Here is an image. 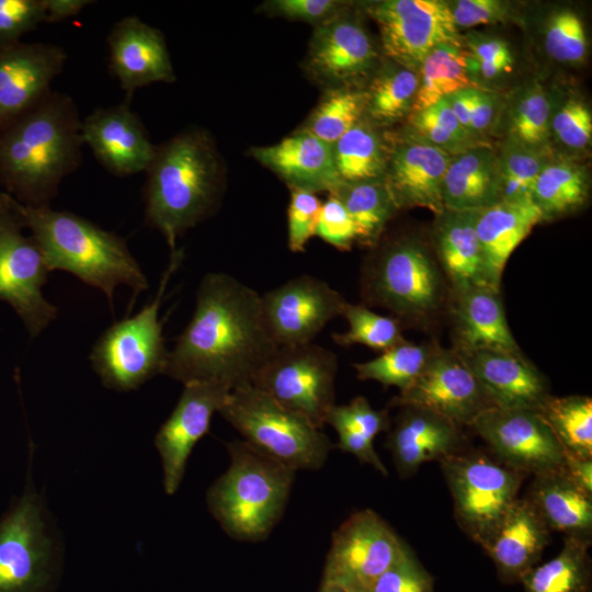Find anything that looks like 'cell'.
<instances>
[{
  "mask_svg": "<svg viewBox=\"0 0 592 592\" xmlns=\"http://www.w3.org/2000/svg\"><path fill=\"white\" fill-rule=\"evenodd\" d=\"M401 408L387 440V447L401 477L415 474L426 462H440L462 452L459 425L425 409Z\"/></svg>",
  "mask_w": 592,
  "mask_h": 592,
  "instance_id": "484cf974",
  "label": "cell"
},
{
  "mask_svg": "<svg viewBox=\"0 0 592 592\" xmlns=\"http://www.w3.org/2000/svg\"><path fill=\"white\" fill-rule=\"evenodd\" d=\"M387 138L384 183L397 209L423 207L441 214L443 180L451 156L405 133Z\"/></svg>",
  "mask_w": 592,
  "mask_h": 592,
  "instance_id": "ffe728a7",
  "label": "cell"
},
{
  "mask_svg": "<svg viewBox=\"0 0 592 592\" xmlns=\"http://www.w3.org/2000/svg\"><path fill=\"white\" fill-rule=\"evenodd\" d=\"M436 217L435 251L454 294L474 287L494 288L476 232V210L444 209Z\"/></svg>",
  "mask_w": 592,
  "mask_h": 592,
  "instance_id": "83f0119b",
  "label": "cell"
},
{
  "mask_svg": "<svg viewBox=\"0 0 592 592\" xmlns=\"http://www.w3.org/2000/svg\"><path fill=\"white\" fill-rule=\"evenodd\" d=\"M391 406L415 407L457 425L468 424L492 407L480 384L455 350L436 348L415 380L399 391Z\"/></svg>",
  "mask_w": 592,
  "mask_h": 592,
  "instance_id": "ac0fdd59",
  "label": "cell"
},
{
  "mask_svg": "<svg viewBox=\"0 0 592 592\" xmlns=\"http://www.w3.org/2000/svg\"><path fill=\"white\" fill-rule=\"evenodd\" d=\"M287 209L288 248L292 252H304L309 239L315 236L321 202L316 193L292 189Z\"/></svg>",
  "mask_w": 592,
  "mask_h": 592,
  "instance_id": "816d5d0a",
  "label": "cell"
},
{
  "mask_svg": "<svg viewBox=\"0 0 592 592\" xmlns=\"http://www.w3.org/2000/svg\"><path fill=\"white\" fill-rule=\"evenodd\" d=\"M67 54L54 44L0 46V129L41 102L62 71Z\"/></svg>",
  "mask_w": 592,
  "mask_h": 592,
  "instance_id": "44dd1931",
  "label": "cell"
},
{
  "mask_svg": "<svg viewBox=\"0 0 592 592\" xmlns=\"http://www.w3.org/2000/svg\"><path fill=\"white\" fill-rule=\"evenodd\" d=\"M407 118L405 134L449 156L476 145L488 144L479 143L466 133L444 98L420 112L409 114Z\"/></svg>",
  "mask_w": 592,
  "mask_h": 592,
  "instance_id": "ee69618b",
  "label": "cell"
},
{
  "mask_svg": "<svg viewBox=\"0 0 592 592\" xmlns=\"http://www.w3.org/2000/svg\"><path fill=\"white\" fill-rule=\"evenodd\" d=\"M182 260L181 250L171 252L153 300L133 317L112 325L93 345L92 368L107 388L134 390L162 374L169 351L164 345L159 308L168 281Z\"/></svg>",
  "mask_w": 592,
  "mask_h": 592,
  "instance_id": "52a82bcc",
  "label": "cell"
},
{
  "mask_svg": "<svg viewBox=\"0 0 592 592\" xmlns=\"http://www.w3.org/2000/svg\"><path fill=\"white\" fill-rule=\"evenodd\" d=\"M342 316L349 329L332 334L339 345L363 344L384 352L406 341L397 319L378 315L364 305L348 303Z\"/></svg>",
  "mask_w": 592,
  "mask_h": 592,
  "instance_id": "bcb514c9",
  "label": "cell"
},
{
  "mask_svg": "<svg viewBox=\"0 0 592 592\" xmlns=\"http://www.w3.org/2000/svg\"><path fill=\"white\" fill-rule=\"evenodd\" d=\"M345 7H348L345 2L337 0H269L262 2L259 10L269 16L301 21L317 26Z\"/></svg>",
  "mask_w": 592,
  "mask_h": 592,
  "instance_id": "db71d44e",
  "label": "cell"
},
{
  "mask_svg": "<svg viewBox=\"0 0 592 592\" xmlns=\"http://www.w3.org/2000/svg\"><path fill=\"white\" fill-rule=\"evenodd\" d=\"M453 315L457 352L521 353L508 325L499 289L474 287L456 293Z\"/></svg>",
  "mask_w": 592,
  "mask_h": 592,
  "instance_id": "f1b7e54d",
  "label": "cell"
},
{
  "mask_svg": "<svg viewBox=\"0 0 592 592\" xmlns=\"http://www.w3.org/2000/svg\"><path fill=\"white\" fill-rule=\"evenodd\" d=\"M419 88L410 114L462 89L481 88L473 59L463 46L439 44L424 57L418 70Z\"/></svg>",
  "mask_w": 592,
  "mask_h": 592,
  "instance_id": "d6a6232c",
  "label": "cell"
},
{
  "mask_svg": "<svg viewBox=\"0 0 592 592\" xmlns=\"http://www.w3.org/2000/svg\"><path fill=\"white\" fill-rule=\"evenodd\" d=\"M365 12L375 21L383 57L419 70L436 45L463 46L448 2L441 0H380L366 2Z\"/></svg>",
  "mask_w": 592,
  "mask_h": 592,
  "instance_id": "7c38bea8",
  "label": "cell"
},
{
  "mask_svg": "<svg viewBox=\"0 0 592 592\" xmlns=\"http://www.w3.org/2000/svg\"><path fill=\"white\" fill-rule=\"evenodd\" d=\"M326 424H330L335 430L338 448L373 466L380 474L387 475V468L373 444L374 439L390 426L387 410H376L366 398L357 396L346 405L333 406Z\"/></svg>",
  "mask_w": 592,
  "mask_h": 592,
  "instance_id": "e575fe53",
  "label": "cell"
},
{
  "mask_svg": "<svg viewBox=\"0 0 592 592\" xmlns=\"http://www.w3.org/2000/svg\"><path fill=\"white\" fill-rule=\"evenodd\" d=\"M457 29L501 23L510 19V4L499 0H458L449 4Z\"/></svg>",
  "mask_w": 592,
  "mask_h": 592,
  "instance_id": "9f6ffc18",
  "label": "cell"
},
{
  "mask_svg": "<svg viewBox=\"0 0 592 592\" xmlns=\"http://www.w3.org/2000/svg\"><path fill=\"white\" fill-rule=\"evenodd\" d=\"M319 592H352V591L342 585L322 581Z\"/></svg>",
  "mask_w": 592,
  "mask_h": 592,
  "instance_id": "94428289",
  "label": "cell"
},
{
  "mask_svg": "<svg viewBox=\"0 0 592 592\" xmlns=\"http://www.w3.org/2000/svg\"><path fill=\"white\" fill-rule=\"evenodd\" d=\"M562 469L578 486L592 494V458L565 453Z\"/></svg>",
  "mask_w": 592,
  "mask_h": 592,
  "instance_id": "680465c9",
  "label": "cell"
},
{
  "mask_svg": "<svg viewBox=\"0 0 592 592\" xmlns=\"http://www.w3.org/2000/svg\"><path fill=\"white\" fill-rule=\"evenodd\" d=\"M223 171L206 130L189 129L156 146L145 171V220L162 234L171 252L179 237L215 212L224 190Z\"/></svg>",
  "mask_w": 592,
  "mask_h": 592,
  "instance_id": "3957f363",
  "label": "cell"
},
{
  "mask_svg": "<svg viewBox=\"0 0 592 592\" xmlns=\"http://www.w3.org/2000/svg\"><path fill=\"white\" fill-rule=\"evenodd\" d=\"M371 592H433V581L405 545L398 558L376 580Z\"/></svg>",
  "mask_w": 592,
  "mask_h": 592,
  "instance_id": "f907efd6",
  "label": "cell"
},
{
  "mask_svg": "<svg viewBox=\"0 0 592 592\" xmlns=\"http://www.w3.org/2000/svg\"><path fill=\"white\" fill-rule=\"evenodd\" d=\"M83 144L116 177L146 171L156 150L139 116L129 103L99 107L81 122Z\"/></svg>",
  "mask_w": 592,
  "mask_h": 592,
  "instance_id": "7402d4cb",
  "label": "cell"
},
{
  "mask_svg": "<svg viewBox=\"0 0 592 592\" xmlns=\"http://www.w3.org/2000/svg\"><path fill=\"white\" fill-rule=\"evenodd\" d=\"M337 355L314 342L278 346L251 385L323 430L335 406Z\"/></svg>",
  "mask_w": 592,
  "mask_h": 592,
  "instance_id": "30bf717a",
  "label": "cell"
},
{
  "mask_svg": "<svg viewBox=\"0 0 592 592\" xmlns=\"http://www.w3.org/2000/svg\"><path fill=\"white\" fill-rule=\"evenodd\" d=\"M346 304L327 282L310 275L293 277L261 295L264 322L277 346L314 342Z\"/></svg>",
  "mask_w": 592,
  "mask_h": 592,
  "instance_id": "e0dca14e",
  "label": "cell"
},
{
  "mask_svg": "<svg viewBox=\"0 0 592 592\" xmlns=\"http://www.w3.org/2000/svg\"><path fill=\"white\" fill-rule=\"evenodd\" d=\"M463 47L473 59L476 78L492 80L511 71L513 57L508 44L498 37L470 33Z\"/></svg>",
  "mask_w": 592,
  "mask_h": 592,
  "instance_id": "681fc988",
  "label": "cell"
},
{
  "mask_svg": "<svg viewBox=\"0 0 592 592\" xmlns=\"http://www.w3.org/2000/svg\"><path fill=\"white\" fill-rule=\"evenodd\" d=\"M590 545L565 537L556 557L522 578L525 592H591Z\"/></svg>",
  "mask_w": 592,
  "mask_h": 592,
  "instance_id": "f35d334b",
  "label": "cell"
},
{
  "mask_svg": "<svg viewBox=\"0 0 592 592\" xmlns=\"http://www.w3.org/2000/svg\"><path fill=\"white\" fill-rule=\"evenodd\" d=\"M53 557L42 500L26 490L0 520V592H42Z\"/></svg>",
  "mask_w": 592,
  "mask_h": 592,
  "instance_id": "9a60e30c",
  "label": "cell"
},
{
  "mask_svg": "<svg viewBox=\"0 0 592 592\" xmlns=\"http://www.w3.org/2000/svg\"><path fill=\"white\" fill-rule=\"evenodd\" d=\"M543 221L533 202L500 201L476 210V232L491 285L500 289L504 266L516 247Z\"/></svg>",
  "mask_w": 592,
  "mask_h": 592,
  "instance_id": "4dcf8cb0",
  "label": "cell"
},
{
  "mask_svg": "<svg viewBox=\"0 0 592 592\" xmlns=\"http://www.w3.org/2000/svg\"><path fill=\"white\" fill-rule=\"evenodd\" d=\"M47 23H56L75 16L92 3L90 0H44Z\"/></svg>",
  "mask_w": 592,
  "mask_h": 592,
  "instance_id": "91938a15",
  "label": "cell"
},
{
  "mask_svg": "<svg viewBox=\"0 0 592 592\" xmlns=\"http://www.w3.org/2000/svg\"><path fill=\"white\" fill-rule=\"evenodd\" d=\"M23 224L32 232L49 272H69L102 291L111 305L114 289L129 286L134 297L148 288V281L126 240L68 210L19 203Z\"/></svg>",
  "mask_w": 592,
  "mask_h": 592,
  "instance_id": "277c9868",
  "label": "cell"
},
{
  "mask_svg": "<svg viewBox=\"0 0 592 592\" xmlns=\"http://www.w3.org/2000/svg\"><path fill=\"white\" fill-rule=\"evenodd\" d=\"M348 210L356 241L377 246L387 223L398 210L384 181L341 183L332 193Z\"/></svg>",
  "mask_w": 592,
  "mask_h": 592,
  "instance_id": "74e56055",
  "label": "cell"
},
{
  "mask_svg": "<svg viewBox=\"0 0 592 592\" xmlns=\"http://www.w3.org/2000/svg\"><path fill=\"white\" fill-rule=\"evenodd\" d=\"M24 227L16 201L0 194V299L34 338L57 317L58 308L43 296L49 270L35 240L22 232Z\"/></svg>",
  "mask_w": 592,
  "mask_h": 592,
  "instance_id": "8fae6325",
  "label": "cell"
},
{
  "mask_svg": "<svg viewBox=\"0 0 592 592\" xmlns=\"http://www.w3.org/2000/svg\"><path fill=\"white\" fill-rule=\"evenodd\" d=\"M315 235L340 251L351 250L356 241V230L351 216L331 194L321 204Z\"/></svg>",
  "mask_w": 592,
  "mask_h": 592,
  "instance_id": "11a10c76",
  "label": "cell"
},
{
  "mask_svg": "<svg viewBox=\"0 0 592 592\" xmlns=\"http://www.w3.org/2000/svg\"><path fill=\"white\" fill-rule=\"evenodd\" d=\"M323 92L319 103L298 129L332 145L364 117L367 93L365 88L354 87Z\"/></svg>",
  "mask_w": 592,
  "mask_h": 592,
  "instance_id": "b9f144b4",
  "label": "cell"
},
{
  "mask_svg": "<svg viewBox=\"0 0 592 592\" xmlns=\"http://www.w3.org/2000/svg\"><path fill=\"white\" fill-rule=\"evenodd\" d=\"M46 21L44 0H0V46Z\"/></svg>",
  "mask_w": 592,
  "mask_h": 592,
  "instance_id": "f5cc1de1",
  "label": "cell"
},
{
  "mask_svg": "<svg viewBox=\"0 0 592 592\" xmlns=\"http://www.w3.org/2000/svg\"><path fill=\"white\" fill-rule=\"evenodd\" d=\"M331 146L335 170L342 183L384 181L388 138L365 117Z\"/></svg>",
  "mask_w": 592,
  "mask_h": 592,
  "instance_id": "836d02e7",
  "label": "cell"
},
{
  "mask_svg": "<svg viewBox=\"0 0 592 592\" xmlns=\"http://www.w3.org/2000/svg\"><path fill=\"white\" fill-rule=\"evenodd\" d=\"M526 499L553 532L591 544L592 494L560 468L534 476Z\"/></svg>",
  "mask_w": 592,
  "mask_h": 592,
  "instance_id": "f546056e",
  "label": "cell"
},
{
  "mask_svg": "<svg viewBox=\"0 0 592 592\" xmlns=\"http://www.w3.org/2000/svg\"><path fill=\"white\" fill-rule=\"evenodd\" d=\"M470 425L497 460L517 473L535 476L563 464V448L536 410L491 407Z\"/></svg>",
  "mask_w": 592,
  "mask_h": 592,
  "instance_id": "2e32d148",
  "label": "cell"
},
{
  "mask_svg": "<svg viewBox=\"0 0 592 592\" xmlns=\"http://www.w3.org/2000/svg\"><path fill=\"white\" fill-rule=\"evenodd\" d=\"M418 88V71L385 58L365 88L364 117L379 128L408 117Z\"/></svg>",
  "mask_w": 592,
  "mask_h": 592,
  "instance_id": "d590c367",
  "label": "cell"
},
{
  "mask_svg": "<svg viewBox=\"0 0 592 592\" xmlns=\"http://www.w3.org/2000/svg\"><path fill=\"white\" fill-rule=\"evenodd\" d=\"M81 122L75 101L52 90L0 129V174L23 205L49 206L61 181L80 167Z\"/></svg>",
  "mask_w": 592,
  "mask_h": 592,
  "instance_id": "7a4b0ae2",
  "label": "cell"
},
{
  "mask_svg": "<svg viewBox=\"0 0 592 592\" xmlns=\"http://www.w3.org/2000/svg\"><path fill=\"white\" fill-rule=\"evenodd\" d=\"M109 67L130 102L134 92L156 82L175 80L163 34L138 16L117 21L107 36Z\"/></svg>",
  "mask_w": 592,
  "mask_h": 592,
  "instance_id": "603a6c76",
  "label": "cell"
},
{
  "mask_svg": "<svg viewBox=\"0 0 592 592\" xmlns=\"http://www.w3.org/2000/svg\"><path fill=\"white\" fill-rule=\"evenodd\" d=\"M444 209L479 210L501 201L497 152L488 144L451 156L443 180Z\"/></svg>",
  "mask_w": 592,
  "mask_h": 592,
  "instance_id": "1f68e13d",
  "label": "cell"
},
{
  "mask_svg": "<svg viewBox=\"0 0 592 592\" xmlns=\"http://www.w3.org/2000/svg\"><path fill=\"white\" fill-rule=\"evenodd\" d=\"M499 110L500 101L494 93L482 88L469 89L470 133L476 140L487 143L485 134L491 129Z\"/></svg>",
  "mask_w": 592,
  "mask_h": 592,
  "instance_id": "6f0895ef",
  "label": "cell"
},
{
  "mask_svg": "<svg viewBox=\"0 0 592 592\" xmlns=\"http://www.w3.org/2000/svg\"><path fill=\"white\" fill-rule=\"evenodd\" d=\"M588 195L587 168L567 158L550 157L536 179L533 203L542 219L548 220L577 210Z\"/></svg>",
  "mask_w": 592,
  "mask_h": 592,
  "instance_id": "8d00e7d4",
  "label": "cell"
},
{
  "mask_svg": "<svg viewBox=\"0 0 592 592\" xmlns=\"http://www.w3.org/2000/svg\"><path fill=\"white\" fill-rule=\"evenodd\" d=\"M405 545L375 511H356L332 534L322 581L371 592Z\"/></svg>",
  "mask_w": 592,
  "mask_h": 592,
  "instance_id": "4fadbf2b",
  "label": "cell"
},
{
  "mask_svg": "<svg viewBox=\"0 0 592 592\" xmlns=\"http://www.w3.org/2000/svg\"><path fill=\"white\" fill-rule=\"evenodd\" d=\"M439 463L459 526L483 548L517 499L524 475L479 452H458Z\"/></svg>",
  "mask_w": 592,
  "mask_h": 592,
  "instance_id": "9c48e42d",
  "label": "cell"
},
{
  "mask_svg": "<svg viewBox=\"0 0 592 592\" xmlns=\"http://www.w3.org/2000/svg\"><path fill=\"white\" fill-rule=\"evenodd\" d=\"M362 293L367 303L403 318L426 316L443 298L441 271L428 250L411 238L384 244L363 267Z\"/></svg>",
  "mask_w": 592,
  "mask_h": 592,
  "instance_id": "ba28073f",
  "label": "cell"
},
{
  "mask_svg": "<svg viewBox=\"0 0 592 592\" xmlns=\"http://www.w3.org/2000/svg\"><path fill=\"white\" fill-rule=\"evenodd\" d=\"M250 155L273 171L289 190L332 193L340 181L332 146L312 134L297 129L281 141L250 149Z\"/></svg>",
  "mask_w": 592,
  "mask_h": 592,
  "instance_id": "d4e9b609",
  "label": "cell"
},
{
  "mask_svg": "<svg viewBox=\"0 0 592 592\" xmlns=\"http://www.w3.org/2000/svg\"><path fill=\"white\" fill-rule=\"evenodd\" d=\"M218 412L243 441L295 471L320 469L332 448L321 429L251 384L230 390Z\"/></svg>",
  "mask_w": 592,
  "mask_h": 592,
  "instance_id": "8992f818",
  "label": "cell"
},
{
  "mask_svg": "<svg viewBox=\"0 0 592 592\" xmlns=\"http://www.w3.org/2000/svg\"><path fill=\"white\" fill-rule=\"evenodd\" d=\"M435 349L406 340L382 352L379 356L364 363H356L353 367L361 380H376L384 386H395L402 391L420 375Z\"/></svg>",
  "mask_w": 592,
  "mask_h": 592,
  "instance_id": "7bdbcfd3",
  "label": "cell"
},
{
  "mask_svg": "<svg viewBox=\"0 0 592 592\" xmlns=\"http://www.w3.org/2000/svg\"><path fill=\"white\" fill-rule=\"evenodd\" d=\"M229 392L228 387L214 383L184 385L177 406L155 437L166 493L178 490L193 447L208 432L213 414L220 410Z\"/></svg>",
  "mask_w": 592,
  "mask_h": 592,
  "instance_id": "d6986e66",
  "label": "cell"
},
{
  "mask_svg": "<svg viewBox=\"0 0 592 592\" xmlns=\"http://www.w3.org/2000/svg\"><path fill=\"white\" fill-rule=\"evenodd\" d=\"M380 54L362 22L345 7L314 26L304 69L323 91L364 88L362 83L371 80L382 62Z\"/></svg>",
  "mask_w": 592,
  "mask_h": 592,
  "instance_id": "5bb4252c",
  "label": "cell"
},
{
  "mask_svg": "<svg viewBox=\"0 0 592 592\" xmlns=\"http://www.w3.org/2000/svg\"><path fill=\"white\" fill-rule=\"evenodd\" d=\"M566 454L592 458V399L548 396L537 409Z\"/></svg>",
  "mask_w": 592,
  "mask_h": 592,
  "instance_id": "60d3db41",
  "label": "cell"
},
{
  "mask_svg": "<svg viewBox=\"0 0 592 592\" xmlns=\"http://www.w3.org/2000/svg\"><path fill=\"white\" fill-rule=\"evenodd\" d=\"M459 354L492 407L537 411L549 396L544 375L522 353L481 350Z\"/></svg>",
  "mask_w": 592,
  "mask_h": 592,
  "instance_id": "cb8c5ba5",
  "label": "cell"
},
{
  "mask_svg": "<svg viewBox=\"0 0 592 592\" xmlns=\"http://www.w3.org/2000/svg\"><path fill=\"white\" fill-rule=\"evenodd\" d=\"M550 135L571 150L590 146L592 138V114L580 99L569 96L550 112Z\"/></svg>",
  "mask_w": 592,
  "mask_h": 592,
  "instance_id": "c3c4849f",
  "label": "cell"
},
{
  "mask_svg": "<svg viewBox=\"0 0 592 592\" xmlns=\"http://www.w3.org/2000/svg\"><path fill=\"white\" fill-rule=\"evenodd\" d=\"M551 103L536 81L516 91L505 117L506 140L526 148L549 152Z\"/></svg>",
  "mask_w": 592,
  "mask_h": 592,
  "instance_id": "ab89813d",
  "label": "cell"
},
{
  "mask_svg": "<svg viewBox=\"0 0 592 592\" xmlns=\"http://www.w3.org/2000/svg\"><path fill=\"white\" fill-rule=\"evenodd\" d=\"M587 35L579 15L559 10L550 15L545 30V49L559 62L580 64L587 55Z\"/></svg>",
  "mask_w": 592,
  "mask_h": 592,
  "instance_id": "7dc6e473",
  "label": "cell"
},
{
  "mask_svg": "<svg viewBox=\"0 0 592 592\" xmlns=\"http://www.w3.org/2000/svg\"><path fill=\"white\" fill-rule=\"evenodd\" d=\"M226 446L230 464L207 491L208 509L230 537L263 540L285 511L296 471L243 440Z\"/></svg>",
  "mask_w": 592,
  "mask_h": 592,
  "instance_id": "5b68a950",
  "label": "cell"
},
{
  "mask_svg": "<svg viewBox=\"0 0 592 592\" xmlns=\"http://www.w3.org/2000/svg\"><path fill=\"white\" fill-rule=\"evenodd\" d=\"M277 348L261 295L227 273L212 272L200 283L193 316L168 352L162 374L183 385L214 383L232 390L251 384Z\"/></svg>",
  "mask_w": 592,
  "mask_h": 592,
  "instance_id": "6da1fadb",
  "label": "cell"
},
{
  "mask_svg": "<svg viewBox=\"0 0 592 592\" xmlns=\"http://www.w3.org/2000/svg\"><path fill=\"white\" fill-rule=\"evenodd\" d=\"M497 156L501 201L533 202L536 179L550 152L506 140Z\"/></svg>",
  "mask_w": 592,
  "mask_h": 592,
  "instance_id": "f6af8a7d",
  "label": "cell"
},
{
  "mask_svg": "<svg viewBox=\"0 0 592 592\" xmlns=\"http://www.w3.org/2000/svg\"><path fill=\"white\" fill-rule=\"evenodd\" d=\"M551 531L526 498H517L483 549L506 582L521 581L549 544Z\"/></svg>",
  "mask_w": 592,
  "mask_h": 592,
  "instance_id": "4316f807",
  "label": "cell"
}]
</instances>
